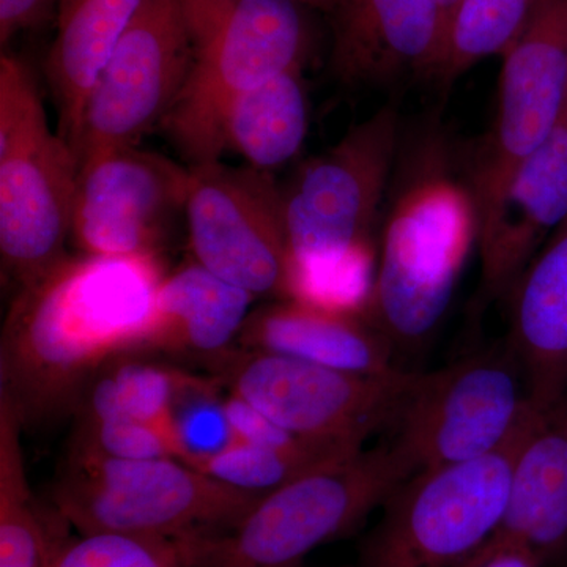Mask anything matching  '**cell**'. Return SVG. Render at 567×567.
I'll return each mask as SVG.
<instances>
[{
  "label": "cell",
  "instance_id": "cell-9",
  "mask_svg": "<svg viewBox=\"0 0 567 567\" xmlns=\"http://www.w3.org/2000/svg\"><path fill=\"white\" fill-rule=\"evenodd\" d=\"M303 7L295 0H238L193 69L162 125L194 164L218 162L224 121L235 100L284 71L303 69Z\"/></svg>",
  "mask_w": 567,
  "mask_h": 567
},
{
  "label": "cell",
  "instance_id": "cell-2",
  "mask_svg": "<svg viewBox=\"0 0 567 567\" xmlns=\"http://www.w3.org/2000/svg\"><path fill=\"white\" fill-rule=\"evenodd\" d=\"M388 212L364 317L393 347H410L445 316L480 238L472 188L439 158L417 162Z\"/></svg>",
  "mask_w": 567,
  "mask_h": 567
},
{
  "label": "cell",
  "instance_id": "cell-30",
  "mask_svg": "<svg viewBox=\"0 0 567 567\" xmlns=\"http://www.w3.org/2000/svg\"><path fill=\"white\" fill-rule=\"evenodd\" d=\"M465 567H543L528 548L520 546L483 547Z\"/></svg>",
  "mask_w": 567,
  "mask_h": 567
},
{
  "label": "cell",
  "instance_id": "cell-28",
  "mask_svg": "<svg viewBox=\"0 0 567 567\" xmlns=\"http://www.w3.org/2000/svg\"><path fill=\"white\" fill-rule=\"evenodd\" d=\"M59 0H0V41L2 47L14 35L41 24L58 14Z\"/></svg>",
  "mask_w": 567,
  "mask_h": 567
},
{
  "label": "cell",
  "instance_id": "cell-5",
  "mask_svg": "<svg viewBox=\"0 0 567 567\" xmlns=\"http://www.w3.org/2000/svg\"><path fill=\"white\" fill-rule=\"evenodd\" d=\"M262 494L230 486L181 458H118L70 451L52 488L55 511L81 535L182 539L237 524Z\"/></svg>",
  "mask_w": 567,
  "mask_h": 567
},
{
  "label": "cell",
  "instance_id": "cell-16",
  "mask_svg": "<svg viewBox=\"0 0 567 567\" xmlns=\"http://www.w3.org/2000/svg\"><path fill=\"white\" fill-rule=\"evenodd\" d=\"M331 17V69L349 87L434 76L447 29L440 0H342Z\"/></svg>",
  "mask_w": 567,
  "mask_h": 567
},
{
  "label": "cell",
  "instance_id": "cell-19",
  "mask_svg": "<svg viewBox=\"0 0 567 567\" xmlns=\"http://www.w3.org/2000/svg\"><path fill=\"white\" fill-rule=\"evenodd\" d=\"M237 344L354 374L398 371L394 347L365 317L298 300H278L251 311Z\"/></svg>",
  "mask_w": 567,
  "mask_h": 567
},
{
  "label": "cell",
  "instance_id": "cell-7",
  "mask_svg": "<svg viewBox=\"0 0 567 567\" xmlns=\"http://www.w3.org/2000/svg\"><path fill=\"white\" fill-rule=\"evenodd\" d=\"M399 130L398 110L383 106L295 171L282 188L290 271L374 257L372 229L398 158Z\"/></svg>",
  "mask_w": 567,
  "mask_h": 567
},
{
  "label": "cell",
  "instance_id": "cell-20",
  "mask_svg": "<svg viewBox=\"0 0 567 567\" xmlns=\"http://www.w3.org/2000/svg\"><path fill=\"white\" fill-rule=\"evenodd\" d=\"M520 546L547 563L567 550V410L559 405L528 436L502 522L484 547Z\"/></svg>",
  "mask_w": 567,
  "mask_h": 567
},
{
  "label": "cell",
  "instance_id": "cell-14",
  "mask_svg": "<svg viewBox=\"0 0 567 567\" xmlns=\"http://www.w3.org/2000/svg\"><path fill=\"white\" fill-rule=\"evenodd\" d=\"M188 182L189 167L137 145L96 153L80 164L71 240L84 256H159Z\"/></svg>",
  "mask_w": 567,
  "mask_h": 567
},
{
  "label": "cell",
  "instance_id": "cell-4",
  "mask_svg": "<svg viewBox=\"0 0 567 567\" xmlns=\"http://www.w3.org/2000/svg\"><path fill=\"white\" fill-rule=\"evenodd\" d=\"M76 153L52 132L39 85L24 62L0 59V256L18 290L70 254Z\"/></svg>",
  "mask_w": 567,
  "mask_h": 567
},
{
  "label": "cell",
  "instance_id": "cell-25",
  "mask_svg": "<svg viewBox=\"0 0 567 567\" xmlns=\"http://www.w3.org/2000/svg\"><path fill=\"white\" fill-rule=\"evenodd\" d=\"M363 450L350 443L298 440L289 446H264L235 439L230 445L197 462L194 468L230 486L265 494Z\"/></svg>",
  "mask_w": 567,
  "mask_h": 567
},
{
  "label": "cell",
  "instance_id": "cell-10",
  "mask_svg": "<svg viewBox=\"0 0 567 567\" xmlns=\"http://www.w3.org/2000/svg\"><path fill=\"white\" fill-rule=\"evenodd\" d=\"M533 410L524 375L507 347L472 354L416 374L390 445L413 476L494 453Z\"/></svg>",
  "mask_w": 567,
  "mask_h": 567
},
{
  "label": "cell",
  "instance_id": "cell-6",
  "mask_svg": "<svg viewBox=\"0 0 567 567\" xmlns=\"http://www.w3.org/2000/svg\"><path fill=\"white\" fill-rule=\"evenodd\" d=\"M546 415L533 410L516 434L487 456L404 481L383 505L361 567L468 565L498 528L518 453Z\"/></svg>",
  "mask_w": 567,
  "mask_h": 567
},
{
  "label": "cell",
  "instance_id": "cell-13",
  "mask_svg": "<svg viewBox=\"0 0 567 567\" xmlns=\"http://www.w3.org/2000/svg\"><path fill=\"white\" fill-rule=\"evenodd\" d=\"M498 87L468 175L480 224L518 164L567 123V0H547L503 55Z\"/></svg>",
  "mask_w": 567,
  "mask_h": 567
},
{
  "label": "cell",
  "instance_id": "cell-8",
  "mask_svg": "<svg viewBox=\"0 0 567 567\" xmlns=\"http://www.w3.org/2000/svg\"><path fill=\"white\" fill-rule=\"evenodd\" d=\"M227 393L282 431L319 442L363 446L393 429L417 372L354 374L286 354L233 349L207 364Z\"/></svg>",
  "mask_w": 567,
  "mask_h": 567
},
{
  "label": "cell",
  "instance_id": "cell-3",
  "mask_svg": "<svg viewBox=\"0 0 567 567\" xmlns=\"http://www.w3.org/2000/svg\"><path fill=\"white\" fill-rule=\"evenodd\" d=\"M412 476L393 446L361 450L265 492L233 527L178 539L188 567H298Z\"/></svg>",
  "mask_w": 567,
  "mask_h": 567
},
{
  "label": "cell",
  "instance_id": "cell-12",
  "mask_svg": "<svg viewBox=\"0 0 567 567\" xmlns=\"http://www.w3.org/2000/svg\"><path fill=\"white\" fill-rule=\"evenodd\" d=\"M196 52L178 0H142L89 96L74 144L78 164L96 153L134 147L162 125Z\"/></svg>",
  "mask_w": 567,
  "mask_h": 567
},
{
  "label": "cell",
  "instance_id": "cell-1",
  "mask_svg": "<svg viewBox=\"0 0 567 567\" xmlns=\"http://www.w3.org/2000/svg\"><path fill=\"white\" fill-rule=\"evenodd\" d=\"M164 276L159 256L81 254L18 290L0 342V394L22 427L74 415L107 361L140 352Z\"/></svg>",
  "mask_w": 567,
  "mask_h": 567
},
{
  "label": "cell",
  "instance_id": "cell-32",
  "mask_svg": "<svg viewBox=\"0 0 567 567\" xmlns=\"http://www.w3.org/2000/svg\"><path fill=\"white\" fill-rule=\"evenodd\" d=\"M440 2H442L443 9L446 10L447 20H450L451 13L461 3V0H440Z\"/></svg>",
  "mask_w": 567,
  "mask_h": 567
},
{
  "label": "cell",
  "instance_id": "cell-21",
  "mask_svg": "<svg viewBox=\"0 0 567 567\" xmlns=\"http://www.w3.org/2000/svg\"><path fill=\"white\" fill-rule=\"evenodd\" d=\"M142 0H59L47 78L74 151L89 96Z\"/></svg>",
  "mask_w": 567,
  "mask_h": 567
},
{
  "label": "cell",
  "instance_id": "cell-29",
  "mask_svg": "<svg viewBox=\"0 0 567 567\" xmlns=\"http://www.w3.org/2000/svg\"><path fill=\"white\" fill-rule=\"evenodd\" d=\"M197 50L221 28L238 0H178Z\"/></svg>",
  "mask_w": 567,
  "mask_h": 567
},
{
  "label": "cell",
  "instance_id": "cell-15",
  "mask_svg": "<svg viewBox=\"0 0 567 567\" xmlns=\"http://www.w3.org/2000/svg\"><path fill=\"white\" fill-rule=\"evenodd\" d=\"M567 218V123L509 175L480 224L477 305L507 298Z\"/></svg>",
  "mask_w": 567,
  "mask_h": 567
},
{
  "label": "cell",
  "instance_id": "cell-22",
  "mask_svg": "<svg viewBox=\"0 0 567 567\" xmlns=\"http://www.w3.org/2000/svg\"><path fill=\"white\" fill-rule=\"evenodd\" d=\"M308 125L301 69L284 71L235 100L224 121V148L270 173L300 152Z\"/></svg>",
  "mask_w": 567,
  "mask_h": 567
},
{
  "label": "cell",
  "instance_id": "cell-23",
  "mask_svg": "<svg viewBox=\"0 0 567 567\" xmlns=\"http://www.w3.org/2000/svg\"><path fill=\"white\" fill-rule=\"evenodd\" d=\"M17 410L0 394V567H43L50 527L33 503Z\"/></svg>",
  "mask_w": 567,
  "mask_h": 567
},
{
  "label": "cell",
  "instance_id": "cell-31",
  "mask_svg": "<svg viewBox=\"0 0 567 567\" xmlns=\"http://www.w3.org/2000/svg\"><path fill=\"white\" fill-rule=\"evenodd\" d=\"M295 2L300 3L303 9L319 10L331 14L341 6L342 0H295Z\"/></svg>",
  "mask_w": 567,
  "mask_h": 567
},
{
  "label": "cell",
  "instance_id": "cell-24",
  "mask_svg": "<svg viewBox=\"0 0 567 567\" xmlns=\"http://www.w3.org/2000/svg\"><path fill=\"white\" fill-rule=\"evenodd\" d=\"M547 0H461L447 20L445 48L432 80L453 84L483 59L503 55Z\"/></svg>",
  "mask_w": 567,
  "mask_h": 567
},
{
  "label": "cell",
  "instance_id": "cell-26",
  "mask_svg": "<svg viewBox=\"0 0 567 567\" xmlns=\"http://www.w3.org/2000/svg\"><path fill=\"white\" fill-rule=\"evenodd\" d=\"M43 567H188L178 539L128 535L62 537L50 528Z\"/></svg>",
  "mask_w": 567,
  "mask_h": 567
},
{
  "label": "cell",
  "instance_id": "cell-18",
  "mask_svg": "<svg viewBox=\"0 0 567 567\" xmlns=\"http://www.w3.org/2000/svg\"><path fill=\"white\" fill-rule=\"evenodd\" d=\"M254 300L203 265H185L159 284L137 353L210 364L237 344Z\"/></svg>",
  "mask_w": 567,
  "mask_h": 567
},
{
  "label": "cell",
  "instance_id": "cell-17",
  "mask_svg": "<svg viewBox=\"0 0 567 567\" xmlns=\"http://www.w3.org/2000/svg\"><path fill=\"white\" fill-rule=\"evenodd\" d=\"M507 349L524 375L529 402L550 413L567 390V218L540 246L516 286Z\"/></svg>",
  "mask_w": 567,
  "mask_h": 567
},
{
  "label": "cell",
  "instance_id": "cell-27",
  "mask_svg": "<svg viewBox=\"0 0 567 567\" xmlns=\"http://www.w3.org/2000/svg\"><path fill=\"white\" fill-rule=\"evenodd\" d=\"M70 451L118 458L175 457L169 436L155 425L126 416L76 420Z\"/></svg>",
  "mask_w": 567,
  "mask_h": 567
},
{
  "label": "cell",
  "instance_id": "cell-11",
  "mask_svg": "<svg viewBox=\"0 0 567 567\" xmlns=\"http://www.w3.org/2000/svg\"><path fill=\"white\" fill-rule=\"evenodd\" d=\"M185 218L197 264L256 298L289 300L292 252L282 188L270 173L194 164Z\"/></svg>",
  "mask_w": 567,
  "mask_h": 567
}]
</instances>
